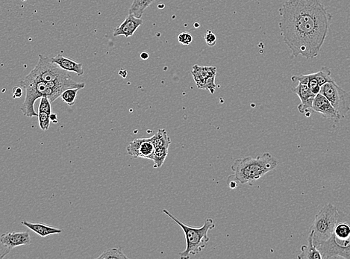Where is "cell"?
<instances>
[{
    "label": "cell",
    "mask_w": 350,
    "mask_h": 259,
    "mask_svg": "<svg viewBox=\"0 0 350 259\" xmlns=\"http://www.w3.org/2000/svg\"><path fill=\"white\" fill-rule=\"evenodd\" d=\"M279 12L281 35L291 56L317 57L333 17L320 0H287Z\"/></svg>",
    "instance_id": "cell-1"
},
{
    "label": "cell",
    "mask_w": 350,
    "mask_h": 259,
    "mask_svg": "<svg viewBox=\"0 0 350 259\" xmlns=\"http://www.w3.org/2000/svg\"><path fill=\"white\" fill-rule=\"evenodd\" d=\"M278 161L270 153H265L256 158L246 157L234 161L231 169L240 184L253 185V182L275 169Z\"/></svg>",
    "instance_id": "cell-2"
},
{
    "label": "cell",
    "mask_w": 350,
    "mask_h": 259,
    "mask_svg": "<svg viewBox=\"0 0 350 259\" xmlns=\"http://www.w3.org/2000/svg\"><path fill=\"white\" fill-rule=\"evenodd\" d=\"M163 213L177 223L185 233L186 248L183 252H180L181 258H189L190 255H196L206 248V244L210 241L208 232L215 228V223L212 218H207L201 227H191L182 223L167 210H163Z\"/></svg>",
    "instance_id": "cell-3"
},
{
    "label": "cell",
    "mask_w": 350,
    "mask_h": 259,
    "mask_svg": "<svg viewBox=\"0 0 350 259\" xmlns=\"http://www.w3.org/2000/svg\"><path fill=\"white\" fill-rule=\"evenodd\" d=\"M20 85L27 91L25 100L20 107V110L24 115L29 117L38 116V113L35 111V103L38 99L46 97L51 103L56 100L54 90L49 86V83L32 77L30 74L21 81Z\"/></svg>",
    "instance_id": "cell-4"
},
{
    "label": "cell",
    "mask_w": 350,
    "mask_h": 259,
    "mask_svg": "<svg viewBox=\"0 0 350 259\" xmlns=\"http://www.w3.org/2000/svg\"><path fill=\"white\" fill-rule=\"evenodd\" d=\"M338 217L339 210L333 204H327L321 208L316 215L310 229L313 231L314 245L330 239L333 234Z\"/></svg>",
    "instance_id": "cell-5"
},
{
    "label": "cell",
    "mask_w": 350,
    "mask_h": 259,
    "mask_svg": "<svg viewBox=\"0 0 350 259\" xmlns=\"http://www.w3.org/2000/svg\"><path fill=\"white\" fill-rule=\"evenodd\" d=\"M30 74L46 82H58L71 78L68 71L64 70L53 62L52 58L42 55H39L38 63Z\"/></svg>",
    "instance_id": "cell-6"
},
{
    "label": "cell",
    "mask_w": 350,
    "mask_h": 259,
    "mask_svg": "<svg viewBox=\"0 0 350 259\" xmlns=\"http://www.w3.org/2000/svg\"><path fill=\"white\" fill-rule=\"evenodd\" d=\"M320 93L328 99L340 117H345L348 114L350 111V95L335 82H327L321 86Z\"/></svg>",
    "instance_id": "cell-7"
},
{
    "label": "cell",
    "mask_w": 350,
    "mask_h": 259,
    "mask_svg": "<svg viewBox=\"0 0 350 259\" xmlns=\"http://www.w3.org/2000/svg\"><path fill=\"white\" fill-rule=\"evenodd\" d=\"M316 247L320 250L322 259H350V238L340 239L332 234L328 240L319 243Z\"/></svg>",
    "instance_id": "cell-8"
},
{
    "label": "cell",
    "mask_w": 350,
    "mask_h": 259,
    "mask_svg": "<svg viewBox=\"0 0 350 259\" xmlns=\"http://www.w3.org/2000/svg\"><path fill=\"white\" fill-rule=\"evenodd\" d=\"M191 74L198 88L206 89L211 93H214L217 86L215 84L217 67H203L195 64L192 67Z\"/></svg>",
    "instance_id": "cell-9"
},
{
    "label": "cell",
    "mask_w": 350,
    "mask_h": 259,
    "mask_svg": "<svg viewBox=\"0 0 350 259\" xmlns=\"http://www.w3.org/2000/svg\"><path fill=\"white\" fill-rule=\"evenodd\" d=\"M31 239L28 231L4 233L0 237V259H3L15 247L30 245Z\"/></svg>",
    "instance_id": "cell-10"
},
{
    "label": "cell",
    "mask_w": 350,
    "mask_h": 259,
    "mask_svg": "<svg viewBox=\"0 0 350 259\" xmlns=\"http://www.w3.org/2000/svg\"><path fill=\"white\" fill-rule=\"evenodd\" d=\"M155 147L150 138H138L132 140L127 147L129 155L133 158L150 159L155 151Z\"/></svg>",
    "instance_id": "cell-11"
},
{
    "label": "cell",
    "mask_w": 350,
    "mask_h": 259,
    "mask_svg": "<svg viewBox=\"0 0 350 259\" xmlns=\"http://www.w3.org/2000/svg\"><path fill=\"white\" fill-rule=\"evenodd\" d=\"M311 110L315 112L320 113L327 119L333 120L335 122H339L340 120L342 119L335 108L331 104L328 99L320 93L316 95Z\"/></svg>",
    "instance_id": "cell-12"
},
{
    "label": "cell",
    "mask_w": 350,
    "mask_h": 259,
    "mask_svg": "<svg viewBox=\"0 0 350 259\" xmlns=\"http://www.w3.org/2000/svg\"><path fill=\"white\" fill-rule=\"evenodd\" d=\"M292 92L299 97L300 104L298 106V111L301 114H306L312 108L313 103L316 95H314L309 86L304 84L299 83L296 87H292Z\"/></svg>",
    "instance_id": "cell-13"
},
{
    "label": "cell",
    "mask_w": 350,
    "mask_h": 259,
    "mask_svg": "<svg viewBox=\"0 0 350 259\" xmlns=\"http://www.w3.org/2000/svg\"><path fill=\"white\" fill-rule=\"evenodd\" d=\"M143 20L141 18L135 17L134 14L129 13L125 20L117 27L114 31V36H121L123 35L126 38L133 36L135 32L138 30L140 26L143 24Z\"/></svg>",
    "instance_id": "cell-14"
},
{
    "label": "cell",
    "mask_w": 350,
    "mask_h": 259,
    "mask_svg": "<svg viewBox=\"0 0 350 259\" xmlns=\"http://www.w3.org/2000/svg\"><path fill=\"white\" fill-rule=\"evenodd\" d=\"M51 58L53 62L57 64L63 69L68 71V72L75 73L79 77L83 75L84 73H85L82 63L77 62V61L71 60L70 58L64 57L61 54L57 55L55 57Z\"/></svg>",
    "instance_id": "cell-15"
},
{
    "label": "cell",
    "mask_w": 350,
    "mask_h": 259,
    "mask_svg": "<svg viewBox=\"0 0 350 259\" xmlns=\"http://www.w3.org/2000/svg\"><path fill=\"white\" fill-rule=\"evenodd\" d=\"M22 225L27 226L30 230L33 231L34 232L38 234L40 237H46V236H52V234H57L61 233V229H57V228L52 227V226H48V225L44 224V223H30L28 221H22Z\"/></svg>",
    "instance_id": "cell-16"
},
{
    "label": "cell",
    "mask_w": 350,
    "mask_h": 259,
    "mask_svg": "<svg viewBox=\"0 0 350 259\" xmlns=\"http://www.w3.org/2000/svg\"><path fill=\"white\" fill-rule=\"evenodd\" d=\"M293 82H298L299 83L308 85L311 91L314 95H318L320 92L321 85L317 79V73L309 74H302L299 76H293L291 77Z\"/></svg>",
    "instance_id": "cell-17"
},
{
    "label": "cell",
    "mask_w": 350,
    "mask_h": 259,
    "mask_svg": "<svg viewBox=\"0 0 350 259\" xmlns=\"http://www.w3.org/2000/svg\"><path fill=\"white\" fill-rule=\"evenodd\" d=\"M299 259H322L320 250L317 248L313 241V231H310L308 244L301 247V252L298 255Z\"/></svg>",
    "instance_id": "cell-18"
},
{
    "label": "cell",
    "mask_w": 350,
    "mask_h": 259,
    "mask_svg": "<svg viewBox=\"0 0 350 259\" xmlns=\"http://www.w3.org/2000/svg\"><path fill=\"white\" fill-rule=\"evenodd\" d=\"M152 143L154 145L155 148L159 147H170L171 139L167 134V131L164 129H159L157 133L155 134L153 137H149Z\"/></svg>",
    "instance_id": "cell-19"
},
{
    "label": "cell",
    "mask_w": 350,
    "mask_h": 259,
    "mask_svg": "<svg viewBox=\"0 0 350 259\" xmlns=\"http://www.w3.org/2000/svg\"><path fill=\"white\" fill-rule=\"evenodd\" d=\"M154 0H134L130 9V14H134L138 18H141L143 11Z\"/></svg>",
    "instance_id": "cell-20"
},
{
    "label": "cell",
    "mask_w": 350,
    "mask_h": 259,
    "mask_svg": "<svg viewBox=\"0 0 350 259\" xmlns=\"http://www.w3.org/2000/svg\"><path fill=\"white\" fill-rule=\"evenodd\" d=\"M168 150L169 147H159L155 149L154 153L150 158V159L154 161L155 168H160L162 166L168 155Z\"/></svg>",
    "instance_id": "cell-21"
},
{
    "label": "cell",
    "mask_w": 350,
    "mask_h": 259,
    "mask_svg": "<svg viewBox=\"0 0 350 259\" xmlns=\"http://www.w3.org/2000/svg\"><path fill=\"white\" fill-rule=\"evenodd\" d=\"M98 259H109V258H117V259H126L129 258L125 254L122 252L121 247H116V248L108 249L105 250L99 257Z\"/></svg>",
    "instance_id": "cell-22"
},
{
    "label": "cell",
    "mask_w": 350,
    "mask_h": 259,
    "mask_svg": "<svg viewBox=\"0 0 350 259\" xmlns=\"http://www.w3.org/2000/svg\"><path fill=\"white\" fill-rule=\"evenodd\" d=\"M80 90H81L80 88L67 89L65 91L63 92L62 95H61V98L69 106H74Z\"/></svg>",
    "instance_id": "cell-23"
},
{
    "label": "cell",
    "mask_w": 350,
    "mask_h": 259,
    "mask_svg": "<svg viewBox=\"0 0 350 259\" xmlns=\"http://www.w3.org/2000/svg\"><path fill=\"white\" fill-rule=\"evenodd\" d=\"M50 115L51 114L45 111H38V122L42 130L47 131L49 129L50 121H51Z\"/></svg>",
    "instance_id": "cell-24"
},
{
    "label": "cell",
    "mask_w": 350,
    "mask_h": 259,
    "mask_svg": "<svg viewBox=\"0 0 350 259\" xmlns=\"http://www.w3.org/2000/svg\"><path fill=\"white\" fill-rule=\"evenodd\" d=\"M51 102L49 99L46 97H43L40 98L39 108L38 111H45L52 114Z\"/></svg>",
    "instance_id": "cell-25"
},
{
    "label": "cell",
    "mask_w": 350,
    "mask_h": 259,
    "mask_svg": "<svg viewBox=\"0 0 350 259\" xmlns=\"http://www.w3.org/2000/svg\"><path fill=\"white\" fill-rule=\"evenodd\" d=\"M179 42L182 45H190L193 42V37L188 32H182L178 36Z\"/></svg>",
    "instance_id": "cell-26"
},
{
    "label": "cell",
    "mask_w": 350,
    "mask_h": 259,
    "mask_svg": "<svg viewBox=\"0 0 350 259\" xmlns=\"http://www.w3.org/2000/svg\"><path fill=\"white\" fill-rule=\"evenodd\" d=\"M205 40L209 46H214L217 43V37L213 33L212 31L208 30L205 35Z\"/></svg>",
    "instance_id": "cell-27"
},
{
    "label": "cell",
    "mask_w": 350,
    "mask_h": 259,
    "mask_svg": "<svg viewBox=\"0 0 350 259\" xmlns=\"http://www.w3.org/2000/svg\"><path fill=\"white\" fill-rule=\"evenodd\" d=\"M22 96V87L17 86L13 88V97L14 99L20 98Z\"/></svg>",
    "instance_id": "cell-28"
},
{
    "label": "cell",
    "mask_w": 350,
    "mask_h": 259,
    "mask_svg": "<svg viewBox=\"0 0 350 259\" xmlns=\"http://www.w3.org/2000/svg\"><path fill=\"white\" fill-rule=\"evenodd\" d=\"M228 180L231 181V179H228ZM232 182H228V184L229 185H230L231 189H236L237 185H238V184H237V182H235V181H232Z\"/></svg>",
    "instance_id": "cell-29"
},
{
    "label": "cell",
    "mask_w": 350,
    "mask_h": 259,
    "mask_svg": "<svg viewBox=\"0 0 350 259\" xmlns=\"http://www.w3.org/2000/svg\"><path fill=\"white\" fill-rule=\"evenodd\" d=\"M50 120H51V121H53V123H55V124H57L58 118L56 114H52L51 115H50Z\"/></svg>",
    "instance_id": "cell-30"
},
{
    "label": "cell",
    "mask_w": 350,
    "mask_h": 259,
    "mask_svg": "<svg viewBox=\"0 0 350 259\" xmlns=\"http://www.w3.org/2000/svg\"><path fill=\"white\" fill-rule=\"evenodd\" d=\"M149 54H148L147 53H142L141 54H140V58L143 60L148 59V58H149Z\"/></svg>",
    "instance_id": "cell-31"
}]
</instances>
